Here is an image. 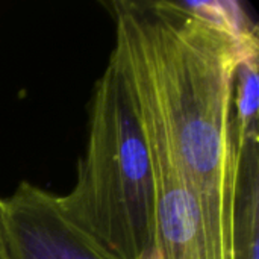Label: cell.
Instances as JSON below:
<instances>
[{
	"label": "cell",
	"mask_w": 259,
	"mask_h": 259,
	"mask_svg": "<svg viewBox=\"0 0 259 259\" xmlns=\"http://www.w3.org/2000/svg\"><path fill=\"white\" fill-rule=\"evenodd\" d=\"M5 205L15 259H109L67 219L58 196L21 182Z\"/></svg>",
	"instance_id": "2"
},
{
	"label": "cell",
	"mask_w": 259,
	"mask_h": 259,
	"mask_svg": "<svg viewBox=\"0 0 259 259\" xmlns=\"http://www.w3.org/2000/svg\"><path fill=\"white\" fill-rule=\"evenodd\" d=\"M0 259H15L9 228H8V214L5 200L0 199Z\"/></svg>",
	"instance_id": "4"
},
{
	"label": "cell",
	"mask_w": 259,
	"mask_h": 259,
	"mask_svg": "<svg viewBox=\"0 0 259 259\" xmlns=\"http://www.w3.org/2000/svg\"><path fill=\"white\" fill-rule=\"evenodd\" d=\"M74 187L58 196L67 219L109 259H146L155 228L152 162L137 102L112 50L94 85Z\"/></svg>",
	"instance_id": "1"
},
{
	"label": "cell",
	"mask_w": 259,
	"mask_h": 259,
	"mask_svg": "<svg viewBox=\"0 0 259 259\" xmlns=\"http://www.w3.org/2000/svg\"><path fill=\"white\" fill-rule=\"evenodd\" d=\"M258 135L250 137L241 150L237 199V256L258 259L259 164Z\"/></svg>",
	"instance_id": "3"
}]
</instances>
